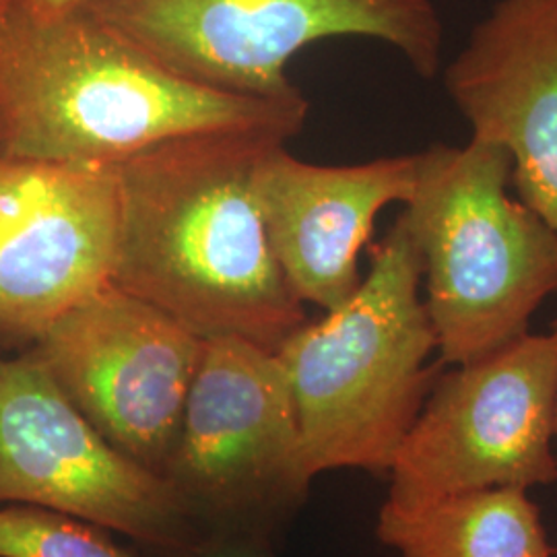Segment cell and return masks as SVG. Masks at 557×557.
Returning <instances> with one entry per match:
<instances>
[{
	"instance_id": "d6986e66",
	"label": "cell",
	"mask_w": 557,
	"mask_h": 557,
	"mask_svg": "<svg viewBox=\"0 0 557 557\" xmlns=\"http://www.w3.org/2000/svg\"><path fill=\"white\" fill-rule=\"evenodd\" d=\"M556 440H557V407H556Z\"/></svg>"
},
{
	"instance_id": "277c9868",
	"label": "cell",
	"mask_w": 557,
	"mask_h": 557,
	"mask_svg": "<svg viewBox=\"0 0 557 557\" xmlns=\"http://www.w3.org/2000/svg\"><path fill=\"white\" fill-rule=\"evenodd\" d=\"M512 160L494 143H434L400 213L421 260L423 304L444 368L529 333L557 294V232L508 195Z\"/></svg>"
},
{
	"instance_id": "5bb4252c",
	"label": "cell",
	"mask_w": 557,
	"mask_h": 557,
	"mask_svg": "<svg viewBox=\"0 0 557 557\" xmlns=\"http://www.w3.org/2000/svg\"><path fill=\"white\" fill-rule=\"evenodd\" d=\"M0 557H137L81 518L32 504L0 508Z\"/></svg>"
},
{
	"instance_id": "7c38bea8",
	"label": "cell",
	"mask_w": 557,
	"mask_h": 557,
	"mask_svg": "<svg viewBox=\"0 0 557 557\" xmlns=\"http://www.w3.org/2000/svg\"><path fill=\"white\" fill-rule=\"evenodd\" d=\"M418 153L351 165H319L271 145L255 172L264 232L278 269L301 304L324 312L356 294L359 255L388 205L407 202Z\"/></svg>"
},
{
	"instance_id": "8992f818",
	"label": "cell",
	"mask_w": 557,
	"mask_h": 557,
	"mask_svg": "<svg viewBox=\"0 0 557 557\" xmlns=\"http://www.w3.org/2000/svg\"><path fill=\"white\" fill-rule=\"evenodd\" d=\"M161 478L200 533L259 535L308 498L298 413L277 351L207 338Z\"/></svg>"
},
{
	"instance_id": "8fae6325",
	"label": "cell",
	"mask_w": 557,
	"mask_h": 557,
	"mask_svg": "<svg viewBox=\"0 0 557 557\" xmlns=\"http://www.w3.org/2000/svg\"><path fill=\"white\" fill-rule=\"evenodd\" d=\"M440 75L471 137L510 156L518 199L557 232V0H498Z\"/></svg>"
},
{
	"instance_id": "5b68a950",
	"label": "cell",
	"mask_w": 557,
	"mask_h": 557,
	"mask_svg": "<svg viewBox=\"0 0 557 557\" xmlns=\"http://www.w3.org/2000/svg\"><path fill=\"white\" fill-rule=\"evenodd\" d=\"M91 17L170 71L252 98L301 94L287 64L310 44L370 38L423 79L442 69L444 23L432 0H85Z\"/></svg>"
},
{
	"instance_id": "6da1fadb",
	"label": "cell",
	"mask_w": 557,
	"mask_h": 557,
	"mask_svg": "<svg viewBox=\"0 0 557 557\" xmlns=\"http://www.w3.org/2000/svg\"><path fill=\"white\" fill-rule=\"evenodd\" d=\"M264 131L165 140L116 165L119 250L112 285L207 338L277 351L306 322L260 215L255 172L285 143Z\"/></svg>"
},
{
	"instance_id": "2e32d148",
	"label": "cell",
	"mask_w": 557,
	"mask_h": 557,
	"mask_svg": "<svg viewBox=\"0 0 557 557\" xmlns=\"http://www.w3.org/2000/svg\"><path fill=\"white\" fill-rule=\"evenodd\" d=\"M25 9L36 13H60L81 7L85 0H17Z\"/></svg>"
},
{
	"instance_id": "e0dca14e",
	"label": "cell",
	"mask_w": 557,
	"mask_h": 557,
	"mask_svg": "<svg viewBox=\"0 0 557 557\" xmlns=\"http://www.w3.org/2000/svg\"><path fill=\"white\" fill-rule=\"evenodd\" d=\"M15 2H17V0H0V15H2L4 11H9Z\"/></svg>"
},
{
	"instance_id": "30bf717a",
	"label": "cell",
	"mask_w": 557,
	"mask_h": 557,
	"mask_svg": "<svg viewBox=\"0 0 557 557\" xmlns=\"http://www.w3.org/2000/svg\"><path fill=\"white\" fill-rule=\"evenodd\" d=\"M119 225L114 165L0 156V338L32 347L110 285Z\"/></svg>"
},
{
	"instance_id": "7a4b0ae2",
	"label": "cell",
	"mask_w": 557,
	"mask_h": 557,
	"mask_svg": "<svg viewBox=\"0 0 557 557\" xmlns=\"http://www.w3.org/2000/svg\"><path fill=\"white\" fill-rule=\"evenodd\" d=\"M304 94L252 98L186 79L83 7L0 15V156L120 165L165 140L264 131L289 140L308 119Z\"/></svg>"
},
{
	"instance_id": "4fadbf2b",
	"label": "cell",
	"mask_w": 557,
	"mask_h": 557,
	"mask_svg": "<svg viewBox=\"0 0 557 557\" xmlns=\"http://www.w3.org/2000/svg\"><path fill=\"white\" fill-rule=\"evenodd\" d=\"M376 537L398 557H552L537 504L522 490H483L380 506Z\"/></svg>"
},
{
	"instance_id": "52a82bcc",
	"label": "cell",
	"mask_w": 557,
	"mask_h": 557,
	"mask_svg": "<svg viewBox=\"0 0 557 557\" xmlns=\"http://www.w3.org/2000/svg\"><path fill=\"white\" fill-rule=\"evenodd\" d=\"M557 335L527 333L440 372L388 469L391 504L557 481Z\"/></svg>"
},
{
	"instance_id": "9a60e30c",
	"label": "cell",
	"mask_w": 557,
	"mask_h": 557,
	"mask_svg": "<svg viewBox=\"0 0 557 557\" xmlns=\"http://www.w3.org/2000/svg\"><path fill=\"white\" fill-rule=\"evenodd\" d=\"M176 557H275L267 537L259 535H207Z\"/></svg>"
},
{
	"instance_id": "ac0fdd59",
	"label": "cell",
	"mask_w": 557,
	"mask_h": 557,
	"mask_svg": "<svg viewBox=\"0 0 557 557\" xmlns=\"http://www.w3.org/2000/svg\"><path fill=\"white\" fill-rule=\"evenodd\" d=\"M552 331H554V333L557 335V319L552 322Z\"/></svg>"
},
{
	"instance_id": "3957f363",
	"label": "cell",
	"mask_w": 557,
	"mask_h": 557,
	"mask_svg": "<svg viewBox=\"0 0 557 557\" xmlns=\"http://www.w3.org/2000/svg\"><path fill=\"white\" fill-rule=\"evenodd\" d=\"M421 294V260L403 215L374 248L356 294L277 349L310 478L337 469L386 475L440 376Z\"/></svg>"
},
{
	"instance_id": "9c48e42d",
	"label": "cell",
	"mask_w": 557,
	"mask_h": 557,
	"mask_svg": "<svg viewBox=\"0 0 557 557\" xmlns=\"http://www.w3.org/2000/svg\"><path fill=\"white\" fill-rule=\"evenodd\" d=\"M205 341L160 308L106 285L27 349L122 455L160 473Z\"/></svg>"
},
{
	"instance_id": "ba28073f",
	"label": "cell",
	"mask_w": 557,
	"mask_h": 557,
	"mask_svg": "<svg viewBox=\"0 0 557 557\" xmlns=\"http://www.w3.org/2000/svg\"><path fill=\"white\" fill-rule=\"evenodd\" d=\"M0 502L50 508L174 557L205 537L170 483L103 438L29 351L0 356Z\"/></svg>"
}]
</instances>
